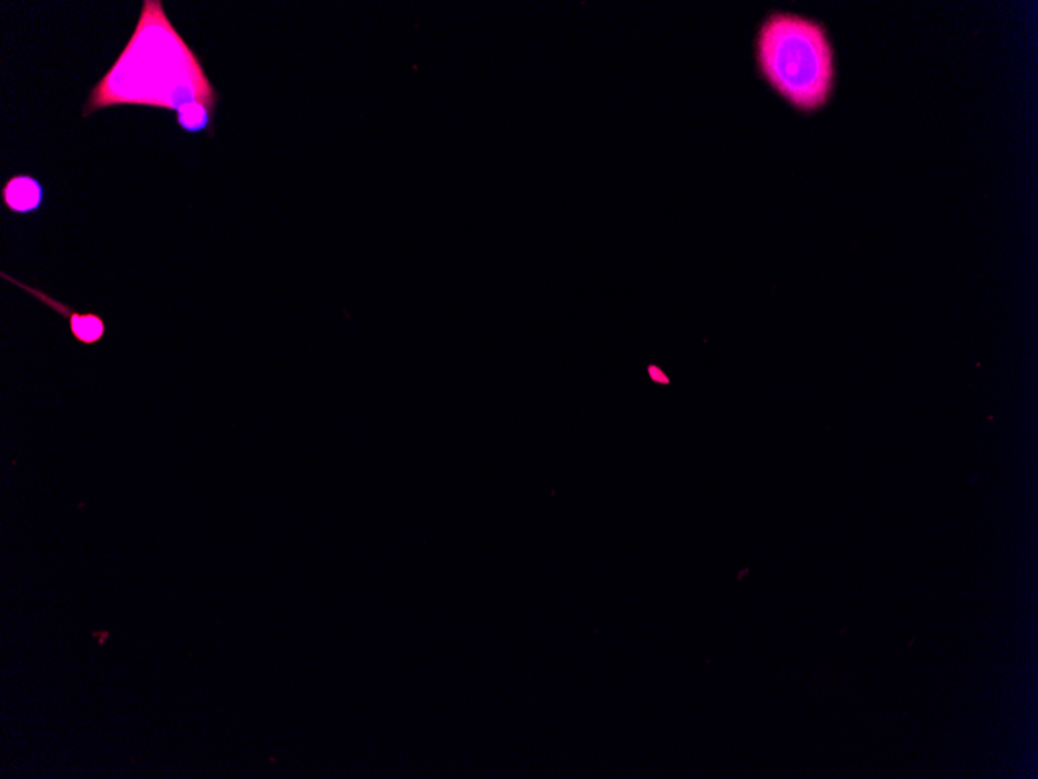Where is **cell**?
<instances>
[{
	"label": "cell",
	"mask_w": 1038,
	"mask_h": 779,
	"mask_svg": "<svg viewBox=\"0 0 1038 779\" xmlns=\"http://www.w3.org/2000/svg\"><path fill=\"white\" fill-rule=\"evenodd\" d=\"M219 99L200 59L168 21L164 3L145 0L125 51L93 86L82 115L119 104L178 111L190 101L208 104L215 114Z\"/></svg>",
	"instance_id": "obj_1"
},
{
	"label": "cell",
	"mask_w": 1038,
	"mask_h": 779,
	"mask_svg": "<svg viewBox=\"0 0 1038 779\" xmlns=\"http://www.w3.org/2000/svg\"><path fill=\"white\" fill-rule=\"evenodd\" d=\"M757 70L783 101L801 112L829 103L835 85V54L821 22L786 11L768 14L755 40Z\"/></svg>",
	"instance_id": "obj_2"
},
{
	"label": "cell",
	"mask_w": 1038,
	"mask_h": 779,
	"mask_svg": "<svg viewBox=\"0 0 1038 779\" xmlns=\"http://www.w3.org/2000/svg\"><path fill=\"white\" fill-rule=\"evenodd\" d=\"M5 279H9L10 282L16 283L18 287H21L22 290H27L30 294L36 296L41 301L46 302L48 307L65 316L66 320H69L70 332H72L74 338L85 346H93V344L100 343L104 338V333H107V322L101 320L99 314L96 313H78L75 310H70L69 307H66L65 303L55 301L51 296L41 293L37 288L29 287L25 283H19L13 277L2 275Z\"/></svg>",
	"instance_id": "obj_3"
},
{
	"label": "cell",
	"mask_w": 1038,
	"mask_h": 779,
	"mask_svg": "<svg viewBox=\"0 0 1038 779\" xmlns=\"http://www.w3.org/2000/svg\"><path fill=\"white\" fill-rule=\"evenodd\" d=\"M2 200L5 208L11 212H35L43 204L44 189L33 176L16 175L3 183Z\"/></svg>",
	"instance_id": "obj_4"
},
{
	"label": "cell",
	"mask_w": 1038,
	"mask_h": 779,
	"mask_svg": "<svg viewBox=\"0 0 1038 779\" xmlns=\"http://www.w3.org/2000/svg\"><path fill=\"white\" fill-rule=\"evenodd\" d=\"M213 115L215 114L208 104L201 103V101H190V103L182 104L179 108L178 125L187 133H201V131L209 129L213 136Z\"/></svg>",
	"instance_id": "obj_5"
}]
</instances>
